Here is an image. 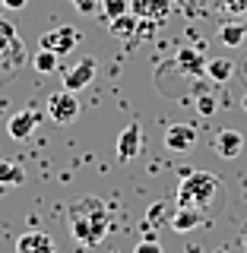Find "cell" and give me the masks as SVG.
I'll return each instance as SVG.
<instances>
[{"label":"cell","instance_id":"9c48e42d","mask_svg":"<svg viewBox=\"0 0 247 253\" xmlns=\"http://www.w3.org/2000/svg\"><path fill=\"white\" fill-rule=\"evenodd\" d=\"M95 70H99V63H95V57H83L76 63V67H70L67 70V76H63V89H70V92H79V89H86V85L95 79Z\"/></svg>","mask_w":247,"mask_h":253},{"label":"cell","instance_id":"3957f363","mask_svg":"<svg viewBox=\"0 0 247 253\" xmlns=\"http://www.w3.org/2000/svg\"><path fill=\"white\" fill-rule=\"evenodd\" d=\"M29 60L26 44H22L19 32L10 19L0 16V79H10L22 70V63Z\"/></svg>","mask_w":247,"mask_h":253},{"label":"cell","instance_id":"4fadbf2b","mask_svg":"<svg viewBox=\"0 0 247 253\" xmlns=\"http://www.w3.org/2000/svg\"><path fill=\"white\" fill-rule=\"evenodd\" d=\"M168 221H171V228L178 234H187V231H194V228L203 225V215H200V209H184V206H178Z\"/></svg>","mask_w":247,"mask_h":253},{"label":"cell","instance_id":"52a82bcc","mask_svg":"<svg viewBox=\"0 0 247 253\" xmlns=\"http://www.w3.org/2000/svg\"><path fill=\"white\" fill-rule=\"evenodd\" d=\"M197 146V126L194 124H168L165 126V149L168 152H187Z\"/></svg>","mask_w":247,"mask_h":253},{"label":"cell","instance_id":"8992f818","mask_svg":"<svg viewBox=\"0 0 247 253\" xmlns=\"http://www.w3.org/2000/svg\"><path fill=\"white\" fill-rule=\"evenodd\" d=\"M171 10H174L171 0H130V13L143 22H155V26L168 19Z\"/></svg>","mask_w":247,"mask_h":253},{"label":"cell","instance_id":"ac0fdd59","mask_svg":"<svg viewBox=\"0 0 247 253\" xmlns=\"http://www.w3.org/2000/svg\"><path fill=\"white\" fill-rule=\"evenodd\" d=\"M57 54H54V51H45V47H42V51H35V57H32V67H35L38 70V73H54V70H57Z\"/></svg>","mask_w":247,"mask_h":253},{"label":"cell","instance_id":"2e32d148","mask_svg":"<svg viewBox=\"0 0 247 253\" xmlns=\"http://www.w3.org/2000/svg\"><path fill=\"white\" fill-rule=\"evenodd\" d=\"M235 73V63L232 57H216V60H206V76L212 79V83H228Z\"/></svg>","mask_w":247,"mask_h":253},{"label":"cell","instance_id":"44dd1931","mask_svg":"<svg viewBox=\"0 0 247 253\" xmlns=\"http://www.w3.org/2000/svg\"><path fill=\"white\" fill-rule=\"evenodd\" d=\"M216 108H219V101L212 98V95H200V98H197V111H200L203 117H212V114H216Z\"/></svg>","mask_w":247,"mask_h":253},{"label":"cell","instance_id":"7402d4cb","mask_svg":"<svg viewBox=\"0 0 247 253\" xmlns=\"http://www.w3.org/2000/svg\"><path fill=\"white\" fill-rule=\"evenodd\" d=\"M73 6H76L83 16H92V13L101 10V0H73Z\"/></svg>","mask_w":247,"mask_h":253},{"label":"cell","instance_id":"5bb4252c","mask_svg":"<svg viewBox=\"0 0 247 253\" xmlns=\"http://www.w3.org/2000/svg\"><path fill=\"white\" fill-rule=\"evenodd\" d=\"M111 35L114 38H127V42H133L137 38V32H140V19L133 13H124V16H117V19H111Z\"/></svg>","mask_w":247,"mask_h":253},{"label":"cell","instance_id":"6da1fadb","mask_svg":"<svg viewBox=\"0 0 247 253\" xmlns=\"http://www.w3.org/2000/svg\"><path fill=\"white\" fill-rule=\"evenodd\" d=\"M67 221H70V234L76 237V244L99 247L108 237L111 212H108L105 200H99V196H79V200L67 206Z\"/></svg>","mask_w":247,"mask_h":253},{"label":"cell","instance_id":"e0dca14e","mask_svg":"<svg viewBox=\"0 0 247 253\" xmlns=\"http://www.w3.org/2000/svg\"><path fill=\"white\" fill-rule=\"evenodd\" d=\"M26 180V171L16 162H0V187H19Z\"/></svg>","mask_w":247,"mask_h":253},{"label":"cell","instance_id":"ffe728a7","mask_svg":"<svg viewBox=\"0 0 247 253\" xmlns=\"http://www.w3.org/2000/svg\"><path fill=\"white\" fill-rule=\"evenodd\" d=\"M212 6L228 16H247V0H212Z\"/></svg>","mask_w":247,"mask_h":253},{"label":"cell","instance_id":"d6986e66","mask_svg":"<svg viewBox=\"0 0 247 253\" xmlns=\"http://www.w3.org/2000/svg\"><path fill=\"white\" fill-rule=\"evenodd\" d=\"M101 13H105V19H117V16L130 13V0H101Z\"/></svg>","mask_w":247,"mask_h":253},{"label":"cell","instance_id":"7a4b0ae2","mask_svg":"<svg viewBox=\"0 0 247 253\" xmlns=\"http://www.w3.org/2000/svg\"><path fill=\"white\" fill-rule=\"evenodd\" d=\"M222 193V180L212 171H190L178 184V206L184 209H209Z\"/></svg>","mask_w":247,"mask_h":253},{"label":"cell","instance_id":"ba28073f","mask_svg":"<svg viewBox=\"0 0 247 253\" xmlns=\"http://www.w3.org/2000/svg\"><path fill=\"white\" fill-rule=\"evenodd\" d=\"M143 152V126L140 124H127L117 136V158L121 162H133Z\"/></svg>","mask_w":247,"mask_h":253},{"label":"cell","instance_id":"cb8c5ba5","mask_svg":"<svg viewBox=\"0 0 247 253\" xmlns=\"http://www.w3.org/2000/svg\"><path fill=\"white\" fill-rule=\"evenodd\" d=\"M174 10H184V13H197V6H200V0H171ZM203 10V6H200Z\"/></svg>","mask_w":247,"mask_h":253},{"label":"cell","instance_id":"8fae6325","mask_svg":"<svg viewBox=\"0 0 247 253\" xmlns=\"http://www.w3.org/2000/svg\"><path fill=\"white\" fill-rule=\"evenodd\" d=\"M212 149H216L219 158H238L241 149H244V133L222 130V133H216V139H212Z\"/></svg>","mask_w":247,"mask_h":253},{"label":"cell","instance_id":"d4e9b609","mask_svg":"<svg viewBox=\"0 0 247 253\" xmlns=\"http://www.w3.org/2000/svg\"><path fill=\"white\" fill-rule=\"evenodd\" d=\"M3 6H6V10H22L26 0H3Z\"/></svg>","mask_w":247,"mask_h":253},{"label":"cell","instance_id":"603a6c76","mask_svg":"<svg viewBox=\"0 0 247 253\" xmlns=\"http://www.w3.org/2000/svg\"><path fill=\"white\" fill-rule=\"evenodd\" d=\"M133 253H162V244L152 241V237H146V241L137 244V250H133Z\"/></svg>","mask_w":247,"mask_h":253},{"label":"cell","instance_id":"484cf974","mask_svg":"<svg viewBox=\"0 0 247 253\" xmlns=\"http://www.w3.org/2000/svg\"><path fill=\"white\" fill-rule=\"evenodd\" d=\"M241 108H244V111H247V95H244V98H241Z\"/></svg>","mask_w":247,"mask_h":253},{"label":"cell","instance_id":"7c38bea8","mask_svg":"<svg viewBox=\"0 0 247 253\" xmlns=\"http://www.w3.org/2000/svg\"><path fill=\"white\" fill-rule=\"evenodd\" d=\"M35 126H38V114H35V111H19V114L10 117L6 130H10L13 139H29L32 133H35Z\"/></svg>","mask_w":247,"mask_h":253},{"label":"cell","instance_id":"30bf717a","mask_svg":"<svg viewBox=\"0 0 247 253\" xmlns=\"http://www.w3.org/2000/svg\"><path fill=\"white\" fill-rule=\"evenodd\" d=\"M16 253H57V247H54L51 234L26 231V234H19V241H16Z\"/></svg>","mask_w":247,"mask_h":253},{"label":"cell","instance_id":"277c9868","mask_svg":"<svg viewBox=\"0 0 247 253\" xmlns=\"http://www.w3.org/2000/svg\"><path fill=\"white\" fill-rule=\"evenodd\" d=\"M48 117H51L54 124L67 126L73 124L79 117V101H76V92L63 89V92H54L51 98H48Z\"/></svg>","mask_w":247,"mask_h":253},{"label":"cell","instance_id":"4316f807","mask_svg":"<svg viewBox=\"0 0 247 253\" xmlns=\"http://www.w3.org/2000/svg\"><path fill=\"white\" fill-rule=\"evenodd\" d=\"M244 253H247V234H244Z\"/></svg>","mask_w":247,"mask_h":253},{"label":"cell","instance_id":"9a60e30c","mask_svg":"<svg viewBox=\"0 0 247 253\" xmlns=\"http://www.w3.org/2000/svg\"><path fill=\"white\" fill-rule=\"evenodd\" d=\"M219 38H222V44H228V47H238V44H244V38H247V26L244 22H222L219 26Z\"/></svg>","mask_w":247,"mask_h":253},{"label":"cell","instance_id":"5b68a950","mask_svg":"<svg viewBox=\"0 0 247 253\" xmlns=\"http://www.w3.org/2000/svg\"><path fill=\"white\" fill-rule=\"evenodd\" d=\"M76 44H79V32H76L73 26H57V29L45 32V35H42V42H38V47H45V51H54L57 57L70 54Z\"/></svg>","mask_w":247,"mask_h":253}]
</instances>
